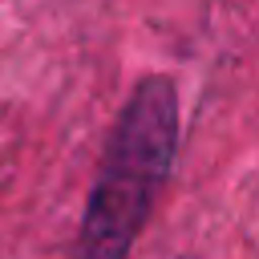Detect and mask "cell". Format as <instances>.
<instances>
[{
	"mask_svg": "<svg viewBox=\"0 0 259 259\" xmlns=\"http://www.w3.org/2000/svg\"><path fill=\"white\" fill-rule=\"evenodd\" d=\"M178 154L174 81L150 73L125 97L93 174L69 259H125L138 243Z\"/></svg>",
	"mask_w": 259,
	"mask_h": 259,
	"instance_id": "6da1fadb",
	"label": "cell"
}]
</instances>
